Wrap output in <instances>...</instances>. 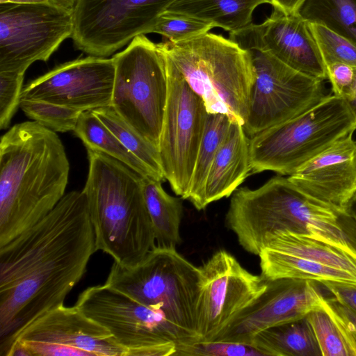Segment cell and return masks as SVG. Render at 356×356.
<instances>
[{"instance_id": "obj_25", "label": "cell", "mask_w": 356, "mask_h": 356, "mask_svg": "<svg viewBox=\"0 0 356 356\" xmlns=\"http://www.w3.org/2000/svg\"><path fill=\"white\" fill-rule=\"evenodd\" d=\"M86 149L102 152L124 163L143 177L154 179L149 170L103 124L92 111H83L74 130Z\"/></svg>"}, {"instance_id": "obj_10", "label": "cell", "mask_w": 356, "mask_h": 356, "mask_svg": "<svg viewBox=\"0 0 356 356\" xmlns=\"http://www.w3.org/2000/svg\"><path fill=\"white\" fill-rule=\"evenodd\" d=\"M255 72L246 121L248 136L287 121L328 95L324 81L303 74L270 53L248 49Z\"/></svg>"}, {"instance_id": "obj_29", "label": "cell", "mask_w": 356, "mask_h": 356, "mask_svg": "<svg viewBox=\"0 0 356 356\" xmlns=\"http://www.w3.org/2000/svg\"><path fill=\"white\" fill-rule=\"evenodd\" d=\"M19 108L33 121L55 132L74 131L80 111L32 99H21Z\"/></svg>"}, {"instance_id": "obj_12", "label": "cell", "mask_w": 356, "mask_h": 356, "mask_svg": "<svg viewBox=\"0 0 356 356\" xmlns=\"http://www.w3.org/2000/svg\"><path fill=\"white\" fill-rule=\"evenodd\" d=\"M176 0H75L71 38L76 49L106 58L140 35L152 32Z\"/></svg>"}, {"instance_id": "obj_32", "label": "cell", "mask_w": 356, "mask_h": 356, "mask_svg": "<svg viewBox=\"0 0 356 356\" xmlns=\"http://www.w3.org/2000/svg\"><path fill=\"white\" fill-rule=\"evenodd\" d=\"M176 356H266L252 343L199 340L177 347Z\"/></svg>"}, {"instance_id": "obj_42", "label": "cell", "mask_w": 356, "mask_h": 356, "mask_svg": "<svg viewBox=\"0 0 356 356\" xmlns=\"http://www.w3.org/2000/svg\"><path fill=\"white\" fill-rule=\"evenodd\" d=\"M8 3V0H0V3Z\"/></svg>"}, {"instance_id": "obj_36", "label": "cell", "mask_w": 356, "mask_h": 356, "mask_svg": "<svg viewBox=\"0 0 356 356\" xmlns=\"http://www.w3.org/2000/svg\"><path fill=\"white\" fill-rule=\"evenodd\" d=\"M322 284L339 302L356 312V283L325 282Z\"/></svg>"}, {"instance_id": "obj_17", "label": "cell", "mask_w": 356, "mask_h": 356, "mask_svg": "<svg viewBox=\"0 0 356 356\" xmlns=\"http://www.w3.org/2000/svg\"><path fill=\"white\" fill-rule=\"evenodd\" d=\"M17 341L56 343L88 352L93 356H127L111 332L75 305H60L25 325L0 344V356H5Z\"/></svg>"}, {"instance_id": "obj_38", "label": "cell", "mask_w": 356, "mask_h": 356, "mask_svg": "<svg viewBox=\"0 0 356 356\" xmlns=\"http://www.w3.org/2000/svg\"><path fill=\"white\" fill-rule=\"evenodd\" d=\"M305 0H270L273 8L286 14L298 13L299 8Z\"/></svg>"}, {"instance_id": "obj_3", "label": "cell", "mask_w": 356, "mask_h": 356, "mask_svg": "<svg viewBox=\"0 0 356 356\" xmlns=\"http://www.w3.org/2000/svg\"><path fill=\"white\" fill-rule=\"evenodd\" d=\"M87 149L86 195L97 250L127 267L156 246L143 193V177L102 152Z\"/></svg>"}, {"instance_id": "obj_24", "label": "cell", "mask_w": 356, "mask_h": 356, "mask_svg": "<svg viewBox=\"0 0 356 356\" xmlns=\"http://www.w3.org/2000/svg\"><path fill=\"white\" fill-rule=\"evenodd\" d=\"M222 113H207L202 138L198 149L187 200L198 210L204 209V191L207 175L215 156L231 124Z\"/></svg>"}, {"instance_id": "obj_22", "label": "cell", "mask_w": 356, "mask_h": 356, "mask_svg": "<svg viewBox=\"0 0 356 356\" xmlns=\"http://www.w3.org/2000/svg\"><path fill=\"white\" fill-rule=\"evenodd\" d=\"M265 248L337 268L356 275V257L320 240L289 230L275 232Z\"/></svg>"}, {"instance_id": "obj_1", "label": "cell", "mask_w": 356, "mask_h": 356, "mask_svg": "<svg viewBox=\"0 0 356 356\" xmlns=\"http://www.w3.org/2000/svg\"><path fill=\"white\" fill-rule=\"evenodd\" d=\"M96 251L82 191L65 194L42 219L0 246V344L64 305Z\"/></svg>"}, {"instance_id": "obj_34", "label": "cell", "mask_w": 356, "mask_h": 356, "mask_svg": "<svg viewBox=\"0 0 356 356\" xmlns=\"http://www.w3.org/2000/svg\"><path fill=\"white\" fill-rule=\"evenodd\" d=\"M327 80L333 95L346 99L352 93L356 80V67L343 63L326 66Z\"/></svg>"}, {"instance_id": "obj_37", "label": "cell", "mask_w": 356, "mask_h": 356, "mask_svg": "<svg viewBox=\"0 0 356 356\" xmlns=\"http://www.w3.org/2000/svg\"><path fill=\"white\" fill-rule=\"evenodd\" d=\"M323 307L330 311L356 338V312L334 297L325 298Z\"/></svg>"}, {"instance_id": "obj_31", "label": "cell", "mask_w": 356, "mask_h": 356, "mask_svg": "<svg viewBox=\"0 0 356 356\" xmlns=\"http://www.w3.org/2000/svg\"><path fill=\"white\" fill-rule=\"evenodd\" d=\"M325 65L343 63L356 67V45L327 27L309 22Z\"/></svg>"}, {"instance_id": "obj_30", "label": "cell", "mask_w": 356, "mask_h": 356, "mask_svg": "<svg viewBox=\"0 0 356 356\" xmlns=\"http://www.w3.org/2000/svg\"><path fill=\"white\" fill-rule=\"evenodd\" d=\"M213 28L211 24L194 17L165 10L159 16L152 33L176 43L205 34Z\"/></svg>"}, {"instance_id": "obj_27", "label": "cell", "mask_w": 356, "mask_h": 356, "mask_svg": "<svg viewBox=\"0 0 356 356\" xmlns=\"http://www.w3.org/2000/svg\"><path fill=\"white\" fill-rule=\"evenodd\" d=\"M120 141L152 172L155 180H165L159 149L124 121L112 106L92 111Z\"/></svg>"}, {"instance_id": "obj_19", "label": "cell", "mask_w": 356, "mask_h": 356, "mask_svg": "<svg viewBox=\"0 0 356 356\" xmlns=\"http://www.w3.org/2000/svg\"><path fill=\"white\" fill-rule=\"evenodd\" d=\"M250 174V138L243 125L231 122L207 175L206 206L232 195Z\"/></svg>"}, {"instance_id": "obj_2", "label": "cell", "mask_w": 356, "mask_h": 356, "mask_svg": "<svg viewBox=\"0 0 356 356\" xmlns=\"http://www.w3.org/2000/svg\"><path fill=\"white\" fill-rule=\"evenodd\" d=\"M70 163L56 132L35 121L0 140V246L47 216L65 195Z\"/></svg>"}, {"instance_id": "obj_14", "label": "cell", "mask_w": 356, "mask_h": 356, "mask_svg": "<svg viewBox=\"0 0 356 356\" xmlns=\"http://www.w3.org/2000/svg\"><path fill=\"white\" fill-rule=\"evenodd\" d=\"M113 58L89 56L60 64L31 81L21 99L43 101L83 111L111 106Z\"/></svg>"}, {"instance_id": "obj_5", "label": "cell", "mask_w": 356, "mask_h": 356, "mask_svg": "<svg viewBox=\"0 0 356 356\" xmlns=\"http://www.w3.org/2000/svg\"><path fill=\"white\" fill-rule=\"evenodd\" d=\"M202 274L175 247L156 245L135 266L114 261L105 284L163 312L192 342L199 341Z\"/></svg>"}, {"instance_id": "obj_41", "label": "cell", "mask_w": 356, "mask_h": 356, "mask_svg": "<svg viewBox=\"0 0 356 356\" xmlns=\"http://www.w3.org/2000/svg\"><path fill=\"white\" fill-rule=\"evenodd\" d=\"M49 0H8V3H19V4H30V3H40L47 2Z\"/></svg>"}, {"instance_id": "obj_11", "label": "cell", "mask_w": 356, "mask_h": 356, "mask_svg": "<svg viewBox=\"0 0 356 356\" xmlns=\"http://www.w3.org/2000/svg\"><path fill=\"white\" fill-rule=\"evenodd\" d=\"M163 56L168 92L159 152L165 180L176 195L187 200L207 111L202 99Z\"/></svg>"}, {"instance_id": "obj_15", "label": "cell", "mask_w": 356, "mask_h": 356, "mask_svg": "<svg viewBox=\"0 0 356 356\" xmlns=\"http://www.w3.org/2000/svg\"><path fill=\"white\" fill-rule=\"evenodd\" d=\"M324 300L316 282L293 278L268 280L264 293L213 340L252 343L258 332L321 309Z\"/></svg>"}, {"instance_id": "obj_33", "label": "cell", "mask_w": 356, "mask_h": 356, "mask_svg": "<svg viewBox=\"0 0 356 356\" xmlns=\"http://www.w3.org/2000/svg\"><path fill=\"white\" fill-rule=\"evenodd\" d=\"M25 72H0V129L8 127L19 107Z\"/></svg>"}, {"instance_id": "obj_39", "label": "cell", "mask_w": 356, "mask_h": 356, "mask_svg": "<svg viewBox=\"0 0 356 356\" xmlns=\"http://www.w3.org/2000/svg\"><path fill=\"white\" fill-rule=\"evenodd\" d=\"M344 210L353 218L356 222V192L345 206Z\"/></svg>"}, {"instance_id": "obj_40", "label": "cell", "mask_w": 356, "mask_h": 356, "mask_svg": "<svg viewBox=\"0 0 356 356\" xmlns=\"http://www.w3.org/2000/svg\"><path fill=\"white\" fill-rule=\"evenodd\" d=\"M345 100L356 120V80L351 95Z\"/></svg>"}, {"instance_id": "obj_20", "label": "cell", "mask_w": 356, "mask_h": 356, "mask_svg": "<svg viewBox=\"0 0 356 356\" xmlns=\"http://www.w3.org/2000/svg\"><path fill=\"white\" fill-rule=\"evenodd\" d=\"M270 0H176L167 11L189 15L229 33L252 24L255 9Z\"/></svg>"}, {"instance_id": "obj_9", "label": "cell", "mask_w": 356, "mask_h": 356, "mask_svg": "<svg viewBox=\"0 0 356 356\" xmlns=\"http://www.w3.org/2000/svg\"><path fill=\"white\" fill-rule=\"evenodd\" d=\"M75 0L0 3V72H25L47 61L74 30Z\"/></svg>"}, {"instance_id": "obj_43", "label": "cell", "mask_w": 356, "mask_h": 356, "mask_svg": "<svg viewBox=\"0 0 356 356\" xmlns=\"http://www.w3.org/2000/svg\"><path fill=\"white\" fill-rule=\"evenodd\" d=\"M355 142H356V140H355Z\"/></svg>"}, {"instance_id": "obj_6", "label": "cell", "mask_w": 356, "mask_h": 356, "mask_svg": "<svg viewBox=\"0 0 356 356\" xmlns=\"http://www.w3.org/2000/svg\"><path fill=\"white\" fill-rule=\"evenodd\" d=\"M355 129L356 120L346 101L328 95L294 118L250 137L251 174L291 175Z\"/></svg>"}, {"instance_id": "obj_26", "label": "cell", "mask_w": 356, "mask_h": 356, "mask_svg": "<svg viewBox=\"0 0 356 356\" xmlns=\"http://www.w3.org/2000/svg\"><path fill=\"white\" fill-rule=\"evenodd\" d=\"M298 13L356 45V0H305Z\"/></svg>"}, {"instance_id": "obj_35", "label": "cell", "mask_w": 356, "mask_h": 356, "mask_svg": "<svg viewBox=\"0 0 356 356\" xmlns=\"http://www.w3.org/2000/svg\"><path fill=\"white\" fill-rule=\"evenodd\" d=\"M15 342L22 343L29 350L30 356H93L88 352L56 343L31 341Z\"/></svg>"}, {"instance_id": "obj_28", "label": "cell", "mask_w": 356, "mask_h": 356, "mask_svg": "<svg viewBox=\"0 0 356 356\" xmlns=\"http://www.w3.org/2000/svg\"><path fill=\"white\" fill-rule=\"evenodd\" d=\"M307 316L322 356H356V338L330 311L323 306Z\"/></svg>"}, {"instance_id": "obj_21", "label": "cell", "mask_w": 356, "mask_h": 356, "mask_svg": "<svg viewBox=\"0 0 356 356\" xmlns=\"http://www.w3.org/2000/svg\"><path fill=\"white\" fill-rule=\"evenodd\" d=\"M252 344L266 356H322L307 316L264 330Z\"/></svg>"}, {"instance_id": "obj_4", "label": "cell", "mask_w": 356, "mask_h": 356, "mask_svg": "<svg viewBox=\"0 0 356 356\" xmlns=\"http://www.w3.org/2000/svg\"><path fill=\"white\" fill-rule=\"evenodd\" d=\"M209 113L226 115L243 126L255 72L248 51L221 35L208 32L173 43H157Z\"/></svg>"}, {"instance_id": "obj_23", "label": "cell", "mask_w": 356, "mask_h": 356, "mask_svg": "<svg viewBox=\"0 0 356 356\" xmlns=\"http://www.w3.org/2000/svg\"><path fill=\"white\" fill-rule=\"evenodd\" d=\"M143 193L156 245L176 248L181 242V200L167 193L161 181L151 178L143 177Z\"/></svg>"}, {"instance_id": "obj_18", "label": "cell", "mask_w": 356, "mask_h": 356, "mask_svg": "<svg viewBox=\"0 0 356 356\" xmlns=\"http://www.w3.org/2000/svg\"><path fill=\"white\" fill-rule=\"evenodd\" d=\"M350 133L316 155L289 179L309 196L344 209L356 192V142Z\"/></svg>"}, {"instance_id": "obj_13", "label": "cell", "mask_w": 356, "mask_h": 356, "mask_svg": "<svg viewBox=\"0 0 356 356\" xmlns=\"http://www.w3.org/2000/svg\"><path fill=\"white\" fill-rule=\"evenodd\" d=\"M199 267L202 282L197 330L200 340L210 341L264 293L268 280L248 271L223 250Z\"/></svg>"}, {"instance_id": "obj_8", "label": "cell", "mask_w": 356, "mask_h": 356, "mask_svg": "<svg viewBox=\"0 0 356 356\" xmlns=\"http://www.w3.org/2000/svg\"><path fill=\"white\" fill-rule=\"evenodd\" d=\"M75 305L106 328L127 356L175 355L177 347L192 343L163 312L105 284L88 287Z\"/></svg>"}, {"instance_id": "obj_16", "label": "cell", "mask_w": 356, "mask_h": 356, "mask_svg": "<svg viewBox=\"0 0 356 356\" xmlns=\"http://www.w3.org/2000/svg\"><path fill=\"white\" fill-rule=\"evenodd\" d=\"M229 38L244 49L266 51L291 68L308 76L327 80L326 67L309 22L298 13L273 8L261 24H251Z\"/></svg>"}, {"instance_id": "obj_7", "label": "cell", "mask_w": 356, "mask_h": 356, "mask_svg": "<svg viewBox=\"0 0 356 356\" xmlns=\"http://www.w3.org/2000/svg\"><path fill=\"white\" fill-rule=\"evenodd\" d=\"M112 58L115 78L111 106L159 149L168 92L163 53L157 43L140 35Z\"/></svg>"}]
</instances>
